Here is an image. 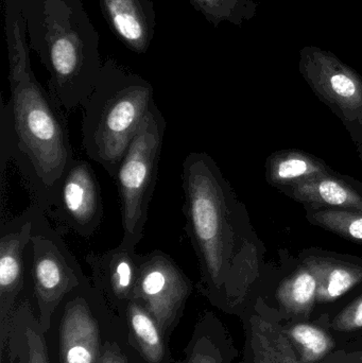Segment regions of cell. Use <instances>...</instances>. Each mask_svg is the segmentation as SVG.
I'll return each instance as SVG.
<instances>
[{"instance_id": "obj_1", "label": "cell", "mask_w": 362, "mask_h": 363, "mask_svg": "<svg viewBox=\"0 0 362 363\" xmlns=\"http://www.w3.org/2000/svg\"><path fill=\"white\" fill-rule=\"evenodd\" d=\"M182 185L185 228L199 262L198 290L213 306L240 318L270 288L246 208L208 153L185 157Z\"/></svg>"}, {"instance_id": "obj_2", "label": "cell", "mask_w": 362, "mask_h": 363, "mask_svg": "<svg viewBox=\"0 0 362 363\" xmlns=\"http://www.w3.org/2000/svg\"><path fill=\"white\" fill-rule=\"evenodd\" d=\"M11 99L1 106V183L12 160L27 184L32 202L45 213L55 206L57 189L76 159L67 121L52 94L34 78L23 46L11 62Z\"/></svg>"}, {"instance_id": "obj_3", "label": "cell", "mask_w": 362, "mask_h": 363, "mask_svg": "<svg viewBox=\"0 0 362 363\" xmlns=\"http://www.w3.org/2000/svg\"><path fill=\"white\" fill-rule=\"evenodd\" d=\"M146 80L106 67L82 106V147L85 155L116 179L121 162L140 125L154 106Z\"/></svg>"}, {"instance_id": "obj_4", "label": "cell", "mask_w": 362, "mask_h": 363, "mask_svg": "<svg viewBox=\"0 0 362 363\" xmlns=\"http://www.w3.org/2000/svg\"><path fill=\"white\" fill-rule=\"evenodd\" d=\"M165 130V117L154 104L132 140L117 172L115 182L120 199L123 230L121 245L136 247L144 238Z\"/></svg>"}, {"instance_id": "obj_5", "label": "cell", "mask_w": 362, "mask_h": 363, "mask_svg": "<svg viewBox=\"0 0 362 363\" xmlns=\"http://www.w3.org/2000/svg\"><path fill=\"white\" fill-rule=\"evenodd\" d=\"M27 281L45 333L66 296L89 281L65 241L49 223L42 208L36 216L26 254Z\"/></svg>"}, {"instance_id": "obj_6", "label": "cell", "mask_w": 362, "mask_h": 363, "mask_svg": "<svg viewBox=\"0 0 362 363\" xmlns=\"http://www.w3.org/2000/svg\"><path fill=\"white\" fill-rule=\"evenodd\" d=\"M299 70L317 97L362 142V77L331 51L317 46L300 50Z\"/></svg>"}, {"instance_id": "obj_7", "label": "cell", "mask_w": 362, "mask_h": 363, "mask_svg": "<svg viewBox=\"0 0 362 363\" xmlns=\"http://www.w3.org/2000/svg\"><path fill=\"white\" fill-rule=\"evenodd\" d=\"M191 279L168 254L154 250L142 255L135 298L169 340L193 292Z\"/></svg>"}, {"instance_id": "obj_8", "label": "cell", "mask_w": 362, "mask_h": 363, "mask_svg": "<svg viewBox=\"0 0 362 363\" xmlns=\"http://www.w3.org/2000/svg\"><path fill=\"white\" fill-rule=\"evenodd\" d=\"M42 207L32 202L0 225V358L8 350L11 324L27 284L26 254L36 216ZM43 209V208H42Z\"/></svg>"}, {"instance_id": "obj_9", "label": "cell", "mask_w": 362, "mask_h": 363, "mask_svg": "<svg viewBox=\"0 0 362 363\" xmlns=\"http://www.w3.org/2000/svg\"><path fill=\"white\" fill-rule=\"evenodd\" d=\"M60 326L61 363H100L106 340L102 341L98 313L106 303L87 281L70 292L62 303Z\"/></svg>"}, {"instance_id": "obj_10", "label": "cell", "mask_w": 362, "mask_h": 363, "mask_svg": "<svg viewBox=\"0 0 362 363\" xmlns=\"http://www.w3.org/2000/svg\"><path fill=\"white\" fill-rule=\"evenodd\" d=\"M51 216L79 236L89 238L103 220V200L89 162L74 159L57 189Z\"/></svg>"}, {"instance_id": "obj_11", "label": "cell", "mask_w": 362, "mask_h": 363, "mask_svg": "<svg viewBox=\"0 0 362 363\" xmlns=\"http://www.w3.org/2000/svg\"><path fill=\"white\" fill-rule=\"evenodd\" d=\"M142 259L136 247L121 243L103 253L91 252L85 257L94 287L119 318L135 298Z\"/></svg>"}, {"instance_id": "obj_12", "label": "cell", "mask_w": 362, "mask_h": 363, "mask_svg": "<svg viewBox=\"0 0 362 363\" xmlns=\"http://www.w3.org/2000/svg\"><path fill=\"white\" fill-rule=\"evenodd\" d=\"M301 262L318 279L315 317L337 313L362 287V260L357 257L310 251L302 253Z\"/></svg>"}, {"instance_id": "obj_13", "label": "cell", "mask_w": 362, "mask_h": 363, "mask_svg": "<svg viewBox=\"0 0 362 363\" xmlns=\"http://www.w3.org/2000/svg\"><path fill=\"white\" fill-rule=\"evenodd\" d=\"M244 345L240 363H303L283 332L281 318L263 296L242 313Z\"/></svg>"}, {"instance_id": "obj_14", "label": "cell", "mask_w": 362, "mask_h": 363, "mask_svg": "<svg viewBox=\"0 0 362 363\" xmlns=\"http://www.w3.org/2000/svg\"><path fill=\"white\" fill-rule=\"evenodd\" d=\"M318 296V279L300 260L293 270L287 273L264 296L276 309L282 321H305L314 318Z\"/></svg>"}, {"instance_id": "obj_15", "label": "cell", "mask_w": 362, "mask_h": 363, "mask_svg": "<svg viewBox=\"0 0 362 363\" xmlns=\"http://www.w3.org/2000/svg\"><path fill=\"white\" fill-rule=\"evenodd\" d=\"M305 208L362 213V184L335 172L283 190Z\"/></svg>"}, {"instance_id": "obj_16", "label": "cell", "mask_w": 362, "mask_h": 363, "mask_svg": "<svg viewBox=\"0 0 362 363\" xmlns=\"http://www.w3.org/2000/svg\"><path fill=\"white\" fill-rule=\"evenodd\" d=\"M329 315H321L305 321H282L283 332L290 341L303 363H321L341 350L361 347L362 341L339 338L329 328Z\"/></svg>"}, {"instance_id": "obj_17", "label": "cell", "mask_w": 362, "mask_h": 363, "mask_svg": "<svg viewBox=\"0 0 362 363\" xmlns=\"http://www.w3.org/2000/svg\"><path fill=\"white\" fill-rule=\"evenodd\" d=\"M239 351L222 320L205 311L193 328L181 359L171 363H234Z\"/></svg>"}, {"instance_id": "obj_18", "label": "cell", "mask_w": 362, "mask_h": 363, "mask_svg": "<svg viewBox=\"0 0 362 363\" xmlns=\"http://www.w3.org/2000/svg\"><path fill=\"white\" fill-rule=\"evenodd\" d=\"M121 319L127 325L128 342L144 363H171L168 339L154 318L138 301L129 303Z\"/></svg>"}, {"instance_id": "obj_19", "label": "cell", "mask_w": 362, "mask_h": 363, "mask_svg": "<svg viewBox=\"0 0 362 363\" xmlns=\"http://www.w3.org/2000/svg\"><path fill=\"white\" fill-rule=\"evenodd\" d=\"M45 334L31 302L19 301L13 315L6 350L11 362L49 363Z\"/></svg>"}, {"instance_id": "obj_20", "label": "cell", "mask_w": 362, "mask_h": 363, "mask_svg": "<svg viewBox=\"0 0 362 363\" xmlns=\"http://www.w3.org/2000/svg\"><path fill=\"white\" fill-rule=\"evenodd\" d=\"M333 174L335 172L322 160L297 149L278 151L266 163L268 183L282 191Z\"/></svg>"}, {"instance_id": "obj_21", "label": "cell", "mask_w": 362, "mask_h": 363, "mask_svg": "<svg viewBox=\"0 0 362 363\" xmlns=\"http://www.w3.org/2000/svg\"><path fill=\"white\" fill-rule=\"evenodd\" d=\"M112 25L125 42L135 49L144 48L147 42V23L137 0H104Z\"/></svg>"}, {"instance_id": "obj_22", "label": "cell", "mask_w": 362, "mask_h": 363, "mask_svg": "<svg viewBox=\"0 0 362 363\" xmlns=\"http://www.w3.org/2000/svg\"><path fill=\"white\" fill-rule=\"evenodd\" d=\"M306 209L310 223L346 240L362 245V213L337 209Z\"/></svg>"}, {"instance_id": "obj_23", "label": "cell", "mask_w": 362, "mask_h": 363, "mask_svg": "<svg viewBox=\"0 0 362 363\" xmlns=\"http://www.w3.org/2000/svg\"><path fill=\"white\" fill-rule=\"evenodd\" d=\"M332 332L348 341H362V287L334 313L329 320Z\"/></svg>"}, {"instance_id": "obj_24", "label": "cell", "mask_w": 362, "mask_h": 363, "mask_svg": "<svg viewBox=\"0 0 362 363\" xmlns=\"http://www.w3.org/2000/svg\"><path fill=\"white\" fill-rule=\"evenodd\" d=\"M206 14L217 23L231 21L240 26L254 17L259 8V0H196Z\"/></svg>"}, {"instance_id": "obj_25", "label": "cell", "mask_w": 362, "mask_h": 363, "mask_svg": "<svg viewBox=\"0 0 362 363\" xmlns=\"http://www.w3.org/2000/svg\"><path fill=\"white\" fill-rule=\"evenodd\" d=\"M100 363H144L133 347L128 342L125 347L123 342L114 338L106 339Z\"/></svg>"}, {"instance_id": "obj_26", "label": "cell", "mask_w": 362, "mask_h": 363, "mask_svg": "<svg viewBox=\"0 0 362 363\" xmlns=\"http://www.w3.org/2000/svg\"><path fill=\"white\" fill-rule=\"evenodd\" d=\"M321 363H362V345L336 352Z\"/></svg>"}]
</instances>
